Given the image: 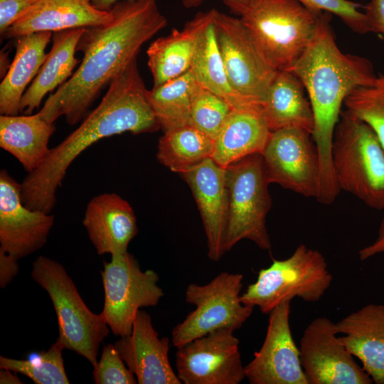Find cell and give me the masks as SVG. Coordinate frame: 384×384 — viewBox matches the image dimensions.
I'll return each instance as SVG.
<instances>
[{"label": "cell", "mask_w": 384, "mask_h": 384, "mask_svg": "<svg viewBox=\"0 0 384 384\" xmlns=\"http://www.w3.org/2000/svg\"><path fill=\"white\" fill-rule=\"evenodd\" d=\"M110 11L109 22L85 28L77 46L83 53L80 64L38 112L49 123L62 116L70 125L78 123L103 89L168 22L156 0L122 1Z\"/></svg>", "instance_id": "1"}, {"label": "cell", "mask_w": 384, "mask_h": 384, "mask_svg": "<svg viewBox=\"0 0 384 384\" xmlns=\"http://www.w3.org/2000/svg\"><path fill=\"white\" fill-rule=\"evenodd\" d=\"M331 14L322 12L315 36L292 70L303 83L314 114L312 138L320 161V181L316 199L330 205L340 192L331 160L334 130L341 106L354 89L373 85L377 75L363 57L343 53L337 46L331 25Z\"/></svg>", "instance_id": "2"}, {"label": "cell", "mask_w": 384, "mask_h": 384, "mask_svg": "<svg viewBox=\"0 0 384 384\" xmlns=\"http://www.w3.org/2000/svg\"><path fill=\"white\" fill-rule=\"evenodd\" d=\"M137 118L131 103L120 94L106 92L97 107L80 125L50 151L34 171L21 182V199L33 210L50 213L56 203V191L68 167L86 149L102 139L133 132Z\"/></svg>", "instance_id": "3"}, {"label": "cell", "mask_w": 384, "mask_h": 384, "mask_svg": "<svg viewBox=\"0 0 384 384\" xmlns=\"http://www.w3.org/2000/svg\"><path fill=\"white\" fill-rule=\"evenodd\" d=\"M321 13L297 0H253L239 16L262 56L279 71L291 70L309 46Z\"/></svg>", "instance_id": "4"}, {"label": "cell", "mask_w": 384, "mask_h": 384, "mask_svg": "<svg viewBox=\"0 0 384 384\" xmlns=\"http://www.w3.org/2000/svg\"><path fill=\"white\" fill-rule=\"evenodd\" d=\"M331 160L340 191L384 209V149L373 129L347 110L334 130Z\"/></svg>", "instance_id": "5"}, {"label": "cell", "mask_w": 384, "mask_h": 384, "mask_svg": "<svg viewBox=\"0 0 384 384\" xmlns=\"http://www.w3.org/2000/svg\"><path fill=\"white\" fill-rule=\"evenodd\" d=\"M32 279L48 294L55 309L59 336L64 346L97 363L99 348L110 333L102 314H95L86 306L65 267L45 256L32 264Z\"/></svg>", "instance_id": "6"}, {"label": "cell", "mask_w": 384, "mask_h": 384, "mask_svg": "<svg viewBox=\"0 0 384 384\" xmlns=\"http://www.w3.org/2000/svg\"><path fill=\"white\" fill-rule=\"evenodd\" d=\"M332 280L324 256L302 244L289 257L274 260L270 267L261 270L256 282L240 295V301L269 314L277 306L294 297L318 302Z\"/></svg>", "instance_id": "7"}, {"label": "cell", "mask_w": 384, "mask_h": 384, "mask_svg": "<svg viewBox=\"0 0 384 384\" xmlns=\"http://www.w3.org/2000/svg\"><path fill=\"white\" fill-rule=\"evenodd\" d=\"M229 210L226 251L241 240L270 250L266 218L272 206L270 183L261 154L247 156L225 168Z\"/></svg>", "instance_id": "8"}, {"label": "cell", "mask_w": 384, "mask_h": 384, "mask_svg": "<svg viewBox=\"0 0 384 384\" xmlns=\"http://www.w3.org/2000/svg\"><path fill=\"white\" fill-rule=\"evenodd\" d=\"M242 280L241 274L223 272L206 284H189L186 302L196 309L173 329V345L178 348L217 329L240 328L253 310L240 301Z\"/></svg>", "instance_id": "9"}, {"label": "cell", "mask_w": 384, "mask_h": 384, "mask_svg": "<svg viewBox=\"0 0 384 384\" xmlns=\"http://www.w3.org/2000/svg\"><path fill=\"white\" fill-rule=\"evenodd\" d=\"M103 265L101 314L114 335H129L139 309L156 306L164 296L157 284L159 275L152 270L142 271L128 251L111 255L110 261H104Z\"/></svg>", "instance_id": "10"}, {"label": "cell", "mask_w": 384, "mask_h": 384, "mask_svg": "<svg viewBox=\"0 0 384 384\" xmlns=\"http://www.w3.org/2000/svg\"><path fill=\"white\" fill-rule=\"evenodd\" d=\"M213 23L234 91L247 102L262 107L277 70L262 56L240 18L215 10Z\"/></svg>", "instance_id": "11"}, {"label": "cell", "mask_w": 384, "mask_h": 384, "mask_svg": "<svg viewBox=\"0 0 384 384\" xmlns=\"http://www.w3.org/2000/svg\"><path fill=\"white\" fill-rule=\"evenodd\" d=\"M261 154L270 183L304 197L316 198L320 161L310 132L296 127L272 132Z\"/></svg>", "instance_id": "12"}, {"label": "cell", "mask_w": 384, "mask_h": 384, "mask_svg": "<svg viewBox=\"0 0 384 384\" xmlns=\"http://www.w3.org/2000/svg\"><path fill=\"white\" fill-rule=\"evenodd\" d=\"M327 317L314 319L300 340L299 358L309 384H371Z\"/></svg>", "instance_id": "13"}, {"label": "cell", "mask_w": 384, "mask_h": 384, "mask_svg": "<svg viewBox=\"0 0 384 384\" xmlns=\"http://www.w3.org/2000/svg\"><path fill=\"white\" fill-rule=\"evenodd\" d=\"M220 329L178 348L177 376L185 384H239L245 378L239 340Z\"/></svg>", "instance_id": "14"}, {"label": "cell", "mask_w": 384, "mask_h": 384, "mask_svg": "<svg viewBox=\"0 0 384 384\" xmlns=\"http://www.w3.org/2000/svg\"><path fill=\"white\" fill-rule=\"evenodd\" d=\"M290 303H281L269 314L264 342L245 366L251 384H309L290 329Z\"/></svg>", "instance_id": "15"}, {"label": "cell", "mask_w": 384, "mask_h": 384, "mask_svg": "<svg viewBox=\"0 0 384 384\" xmlns=\"http://www.w3.org/2000/svg\"><path fill=\"white\" fill-rule=\"evenodd\" d=\"M53 215L26 207L21 183L5 169L0 171V250L16 259L26 257L46 242Z\"/></svg>", "instance_id": "16"}, {"label": "cell", "mask_w": 384, "mask_h": 384, "mask_svg": "<svg viewBox=\"0 0 384 384\" xmlns=\"http://www.w3.org/2000/svg\"><path fill=\"white\" fill-rule=\"evenodd\" d=\"M181 174L189 186L201 214L208 256L218 262L226 252L229 197L225 168L208 158Z\"/></svg>", "instance_id": "17"}, {"label": "cell", "mask_w": 384, "mask_h": 384, "mask_svg": "<svg viewBox=\"0 0 384 384\" xmlns=\"http://www.w3.org/2000/svg\"><path fill=\"white\" fill-rule=\"evenodd\" d=\"M139 384H181L169 359V339L159 338L150 315L139 310L129 335L114 343Z\"/></svg>", "instance_id": "18"}, {"label": "cell", "mask_w": 384, "mask_h": 384, "mask_svg": "<svg viewBox=\"0 0 384 384\" xmlns=\"http://www.w3.org/2000/svg\"><path fill=\"white\" fill-rule=\"evenodd\" d=\"M111 11H102L92 0H32L28 9L1 36L6 38L40 31L89 28L109 22Z\"/></svg>", "instance_id": "19"}, {"label": "cell", "mask_w": 384, "mask_h": 384, "mask_svg": "<svg viewBox=\"0 0 384 384\" xmlns=\"http://www.w3.org/2000/svg\"><path fill=\"white\" fill-rule=\"evenodd\" d=\"M82 225L99 255L127 252L137 233L133 208L115 193L94 196L87 205Z\"/></svg>", "instance_id": "20"}, {"label": "cell", "mask_w": 384, "mask_h": 384, "mask_svg": "<svg viewBox=\"0 0 384 384\" xmlns=\"http://www.w3.org/2000/svg\"><path fill=\"white\" fill-rule=\"evenodd\" d=\"M215 9L197 13L181 30L174 28L153 41L146 51L154 87L174 79L190 70L201 38L213 21Z\"/></svg>", "instance_id": "21"}, {"label": "cell", "mask_w": 384, "mask_h": 384, "mask_svg": "<svg viewBox=\"0 0 384 384\" xmlns=\"http://www.w3.org/2000/svg\"><path fill=\"white\" fill-rule=\"evenodd\" d=\"M337 334L375 384H384V304H369L336 323Z\"/></svg>", "instance_id": "22"}, {"label": "cell", "mask_w": 384, "mask_h": 384, "mask_svg": "<svg viewBox=\"0 0 384 384\" xmlns=\"http://www.w3.org/2000/svg\"><path fill=\"white\" fill-rule=\"evenodd\" d=\"M305 91L303 83L292 70L277 72L262 105V115L270 132L296 127L312 135L314 114Z\"/></svg>", "instance_id": "23"}, {"label": "cell", "mask_w": 384, "mask_h": 384, "mask_svg": "<svg viewBox=\"0 0 384 384\" xmlns=\"http://www.w3.org/2000/svg\"><path fill=\"white\" fill-rule=\"evenodd\" d=\"M262 109H233L214 140L211 159L226 168L255 154H262L270 136Z\"/></svg>", "instance_id": "24"}, {"label": "cell", "mask_w": 384, "mask_h": 384, "mask_svg": "<svg viewBox=\"0 0 384 384\" xmlns=\"http://www.w3.org/2000/svg\"><path fill=\"white\" fill-rule=\"evenodd\" d=\"M86 28L55 31L50 52L34 80L24 92L20 103V112L31 114L38 108L46 94L66 82L80 63L75 58L78 43Z\"/></svg>", "instance_id": "25"}, {"label": "cell", "mask_w": 384, "mask_h": 384, "mask_svg": "<svg viewBox=\"0 0 384 384\" xmlns=\"http://www.w3.org/2000/svg\"><path fill=\"white\" fill-rule=\"evenodd\" d=\"M55 130L38 113L0 116V147L12 154L30 173L48 155V142Z\"/></svg>", "instance_id": "26"}, {"label": "cell", "mask_w": 384, "mask_h": 384, "mask_svg": "<svg viewBox=\"0 0 384 384\" xmlns=\"http://www.w3.org/2000/svg\"><path fill=\"white\" fill-rule=\"evenodd\" d=\"M52 32L40 31L18 37L16 53L0 84V113L17 115L26 88L36 76L46 55Z\"/></svg>", "instance_id": "27"}, {"label": "cell", "mask_w": 384, "mask_h": 384, "mask_svg": "<svg viewBox=\"0 0 384 384\" xmlns=\"http://www.w3.org/2000/svg\"><path fill=\"white\" fill-rule=\"evenodd\" d=\"M190 70L199 85L223 98L233 109H262L242 100L231 86L218 46L213 20L201 38Z\"/></svg>", "instance_id": "28"}, {"label": "cell", "mask_w": 384, "mask_h": 384, "mask_svg": "<svg viewBox=\"0 0 384 384\" xmlns=\"http://www.w3.org/2000/svg\"><path fill=\"white\" fill-rule=\"evenodd\" d=\"M213 149L212 139L188 124L164 132L158 142L156 159L171 171L182 174L211 158Z\"/></svg>", "instance_id": "29"}, {"label": "cell", "mask_w": 384, "mask_h": 384, "mask_svg": "<svg viewBox=\"0 0 384 384\" xmlns=\"http://www.w3.org/2000/svg\"><path fill=\"white\" fill-rule=\"evenodd\" d=\"M198 86L191 70L148 91V98L164 132L189 124L194 92Z\"/></svg>", "instance_id": "30"}, {"label": "cell", "mask_w": 384, "mask_h": 384, "mask_svg": "<svg viewBox=\"0 0 384 384\" xmlns=\"http://www.w3.org/2000/svg\"><path fill=\"white\" fill-rule=\"evenodd\" d=\"M64 346L57 340L50 348L37 357L18 360L0 356V368L21 373L36 384H68L62 356Z\"/></svg>", "instance_id": "31"}, {"label": "cell", "mask_w": 384, "mask_h": 384, "mask_svg": "<svg viewBox=\"0 0 384 384\" xmlns=\"http://www.w3.org/2000/svg\"><path fill=\"white\" fill-rule=\"evenodd\" d=\"M343 105L373 129L384 149V75H378L373 85L353 90Z\"/></svg>", "instance_id": "32"}, {"label": "cell", "mask_w": 384, "mask_h": 384, "mask_svg": "<svg viewBox=\"0 0 384 384\" xmlns=\"http://www.w3.org/2000/svg\"><path fill=\"white\" fill-rule=\"evenodd\" d=\"M233 110L223 98L198 85L192 100L189 125L214 141Z\"/></svg>", "instance_id": "33"}, {"label": "cell", "mask_w": 384, "mask_h": 384, "mask_svg": "<svg viewBox=\"0 0 384 384\" xmlns=\"http://www.w3.org/2000/svg\"><path fill=\"white\" fill-rule=\"evenodd\" d=\"M312 11L328 12L338 16L353 31L364 34L372 32L361 5L348 0H297Z\"/></svg>", "instance_id": "34"}, {"label": "cell", "mask_w": 384, "mask_h": 384, "mask_svg": "<svg viewBox=\"0 0 384 384\" xmlns=\"http://www.w3.org/2000/svg\"><path fill=\"white\" fill-rule=\"evenodd\" d=\"M93 368V380L96 384L137 383L135 375L126 367L114 344L103 348L100 359Z\"/></svg>", "instance_id": "35"}, {"label": "cell", "mask_w": 384, "mask_h": 384, "mask_svg": "<svg viewBox=\"0 0 384 384\" xmlns=\"http://www.w3.org/2000/svg\"><path fill=\"white\" fill-rule=\"evenodd\" d=\"M32 0H0V33L2 36L28 9Z\"/></svg>", "instance_id": "36"}, {"label": "cell", "mask_w": 384, "mask_h": 384, "mask_svg": "<svg viewBox=\"0 0 384 384\" xmlns=\"http://www.w3.org/2000/svg\"><path fill=\"white\" fill-rule=\"evenodd\" d=\"M372 32L384 36V0H370L365 6Z\"/></svg>", "instance_id": "37"}, {"label": "cell", "mask_w": 384, "mask_h": 384, "mask_svg": "<svg viewBox=\"0 0 384 384\" xmlns=\"http://www.w3.org/2000/svg\"><path fill=\"white\" fill-rule=\"evenodd\" d=\"M18 259L0 250V287L9 284L18 273Z\"/></svg>", "instance_id": "38"}, {"label": "cell", "mask_w": 384, "mask_h": 384, "mask_svg": "<svg viewBox=\"0 0 384 384\" xmlns=\"http://www.w3.org/2000/svg\"><path fill=\"white\" fill-rule=\"evenodd\" d=\"M379 254H384V217L380 224L378 236L375 241L358 252L359 258L362 261Z\"/></svg>", "instance_id": "39"}, {"label": "cell", "mask_w": 384, "mask_h": 384, "mask_svg": "<svg viewBox=\"0 0 384 384\" xmlns=\"http://www.w3.org/2000/svg\"><path fill=\"white\" fill-rule=\"evenodd\" d=\"M204 0H181L183 6L186 9H193L202 4ZM230 11L239 16L240 12L253 0H223Z\"/></svg>", "instance_id": "40"}, {"label": "cell", "mask_w": 384, "mask_h": 384, "mask_svg": "<svg viewBox=\"0 0 384 384\" xmlns=\"http://www.w3.org/2000/svg\"><path fill=\"white\" fill-rule=\"evenodd\" d=\"M8 369L0 368V383L1 384H19L22 383L18 376L11 373Z\"/></svg>", "instance_id": "41"}, {"label": "cell", "mask_w": 384, "mask_h": 384, "mask_svg": "<svg viewBox=\"0 0 384 384\" xmlns=\"http://www.w3.org/2000/svg\"><path fill=\"white\" fill-rule=\"evenodd\" d=\"M134 0H92V4L102 11H110L112 6L119 1Z\"/></svg>", "instance_id": "42"}]
</instances>
